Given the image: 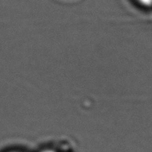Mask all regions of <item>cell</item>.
<instances>
[{
	"instance_id": "cell-1",
	"label": "cell",
	"mask_w": 152,
	"mask_h": 152,
	"mask_svg": "<svg viewBox=\"0 0 152 152\" xmlns=\"http://www.w3.org/2000/svg\"><path fill=\"white\" fill-rule=\"evenodd\" d=\"M137 2L144 7H152V0H137Z\"/></svg>"
},
{
	"instance_id": "cell-2",
	"label": "cell",
	"mask_w": 152,
	"mask_h": 152,
	"mask_svg": "<svg viewBox=\"0 0 152 152\" xmlns=\"http://www.w3.org/2000/svg\"><path fill=\"white\" fill-rule=\"evenodd\" d=\"M42 152H56V151H52V150H46V151H42Z\"/></svg>"
}]
</instances>
